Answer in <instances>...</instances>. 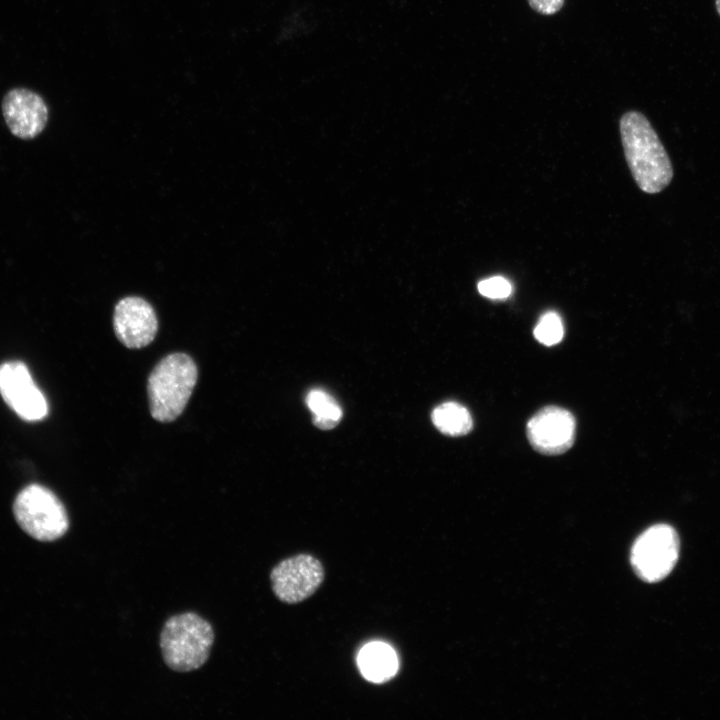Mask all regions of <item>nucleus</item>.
<instances>
[{"instance_id": "obj_13", "label": "nucleus", "mask_w": 720, "mask_h": 720, "mask_svg": "<svg viewBox=\"0 0 720 720\" xmlns=\"http://www.w3.org/2000/svg\"><path fill=\"white\" fill-rule=\"evenodd\" d=\"M306 403L314 414V424L323 430L334 428L342 417V410L336 400L323 390H312Z\"/></svg>"}, {"instance_id": "obj_12", "label": "nucleus", "mask_w": 720, "mask_h": 720, "mask_svg": "<svg viewBox=\"0 0 720 720\" xmlns=\"http://www.w3.org/2000/svg\"><path fill=\"white\" fill-rule=\"evenodd\" d=\"M436 428L449 436H463L473 427L470 412L456 402H446L437 406L432 413Z\"/></svg>"}, {"instance_id": "obj_17", "label": "nucleus", "mask_w": 720, "mask_h": 720, "mask_svg": "<svg viewBox=\"0 0 720 720\" xmlns=\"http://www.w3.org/2000/svg\"><path fill=\"white\" fill-rule=\"evenodd\" d=\"M715 7H716V10H717V13H718L719 16H720V0H715Z\"/></svg>"}, {"instance_id": "obj_1", "label": "nucleus", "mask_w": 720, "mask_h": 720, "mask_svg": "<svg viewBox=\"0 0 720 720\" xmlns=\"http://www.w3.org/2000/svg\"><path fill=\"white\" fill-rule=\"evenodd\" d=\"M624 154L638 187L656 194L673 178L670 158L649 120L638 111H628L619 123Z\"/></svg>"}, {"instance_id": "obj_8", "label": "nucleus", "mask_w": 720, "mask_h": 720, "mask_svg": "<svg viewBox=\"0 0 720 720\" xmlns=\"http://www.w3.org/2000/svg\"><path fill=\"white\" fill-rule=\"evenodd\" d=\"M1 111L9 131L22 140L36 138L48 123L49 109L45 100L25 87L8 90L2 98Z\"/></svg>"}, {"instance_id": "obj_16", "label": "nucleus", "mask_w": 720, "mask_h": 720, "mask_svg": "<svg viewBox=\"0 0 720 720\" xmlns=\"http://www.w3.org/2000/svg\"><path fill=\"white\" fill-rule=\"evenodd\" d=\"M530 7L542 15L557 13L563 6L564 0H527Z\"/></svg>"}, {"instance_id": "obj_9", "label": "nucleus", "mask_w": 720, "mask_h": 720, "mask_svg": "<svg viewBox=\"0 0 720 720\" xmlns=\"http://www.w3.org/2000/svg\"><path fill=\"white\" fill-rule=\"evenodd\" d=\"M576 422L571 412L547 406L534 414L527 423L530 445L544 455H559L569 450L575 441Z\"/></svg>"}, {"instance_id": "obj_7", "label": "nucleus", "mask_w": 720, "mask_h": 720, "mask_svg": "<svg viewBox=\"0 0 720 720\" xmlns=\"http://www.w3.org/2000/svg\"><path fill=\"white\" fill-rule=\"evenodd\" d=\"M0 394L6 404L25 421L42 420L48 413L45 396L35 384L27 366L20 361L0 365Z\"/></svg>"}, {"instance_id": "obj_10", "label": "nucleus", "mask_w": 720, "mask_h": 720, "mask_svg": "<svg viewBox=\"0 0 720 720\" xmlns=\"http://www.w3.org/2000/svg\"><path fill=\"white\" fill-rule=\"evenodd\" d=\"M113 326L123 345L128 348H142L153 341L158 320L149 302L138 296H127L115 306Z\"/></svg>"}, {"instance_id": "obj_15", "label": "nucleus", "mask_w": 720, "mask_h": 720, "mask_svg": "<svg viewBox=\"0 0 720 720\" xmlns=\"http://www.w3.org/2000/svg\"><path fill=\"white\" fill-rule=\"evenodd\" d=\"M478 291L490 299H505L512 293V285L505 278L495 276L479 282Z\"/></svg>"}, {"instance_id": "obj_2", "label": "nucleus", "mask_w": 720, "mask_h": 720, "mask_svg": "<svg viewBox=\"0 0 720 720\" xmlns=\"http://www.w3.org/2000/svg\"><path fill=\"white\" fill-rule=\"evenodd\" d=\"M198 377L197 366L184 353L164 357L148 378L150 413L160 422L175 420L184 410Z\"/></svg>"}, {"instance_id": "obj_5", "label": "nucleus", "mask_w": 720, "mask_h": 720, "mask_svg": "<svg viewBox=\"0 0 720 720\" xmlns=\"http://www.w3.org/2000/svg\"><path fill=\"white\" fill-rule=\"evenodd\" d=\"M679 556V538L673 527L657 524L646 529L634 542L631 564L645 582L664 579L674 568Z\"/></svg>"}, {"instance_id": "obj_6", "label": "nucleus", "mask_w": 720, "mask_h": 720, "mask_svg": "<svg viewBox=\"0 0 720 720\" xmlns=\"http://www.w3.org/2000/svg\"><path fill=\"white\" fill-rule=\"evenodd\" d=\"M270 579L277 598L294 604L314 594L324 580V569L312 555L299 554L278 563L272 569Z\"/></svg>"}, {"instance_id": "obj_4", "label": "nucleus", "mask_w": 720, "mask_h": 720, "mask_svg": "<svg viewBox=\"0 0 720 720\" xmlns=\"http://www.w3.org/2000/svg\"><path fill=\"white\" fill-rule=\"evenodd\" d=\"M13 513L22 530L38 541H55L69 528L62 502L51 490L39 484L28 485L17 494Z\"/></svg>"}, {"instance_id": "obj_14", "label": "nucleus", "mask_w": 720, "mask_h": 720, "mask_svg": "<svg viewBox=\"0 0 720 720\" xmlns=\"http://www.w3.org/2000/svg\"><path fill=\"white\" fill-rule=\"evenodd\" d=\"M535 339L546 346L559 343L564 335V328L560 316L555 312L543 314L534 328Z\"/></svg>"}, {"instance_id": "obj_11", "label": "nucleus", "mask_w": 720, "mask_h": 720, "mask_svg": "<svg viewBox=\"0 0 720 720\" xmlns=\"http://www.w3.org/2000/svg\"><path fill=\"white\" fill-rule=\"evenodd\" d=\"M358 666L367 680L383 683L391 679L397 672L398 660L390 646L381 642H373L360 651Z\"/></svg>"}, {"instance_id": "obj_3", "label": "nucleus", "mask_w": 720, "mask_h": 720, "mask_svg": "<svg viewBox=\"0 0 720 720\" xmlns=\"http://www.w3.org/2000/svg\"><path fill=\"white\" fill-rule=\"evenodd\" d=\"M214 642L211 624L193 612L169 618L160 634L166 665L177 672L194 671L207 661Z\"/></svg>"}]
</instances>
